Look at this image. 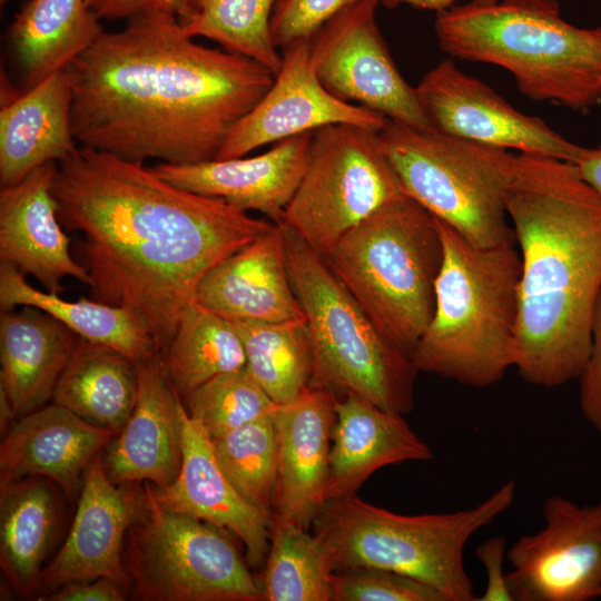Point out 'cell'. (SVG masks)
Masks as SVG:
<instances>
[{
    "label": "cell",
    "mask_w": 601,
    "mask_h": 601,
    "mask_svg": "<svg viewBox=\"0 0 601 601\" xmlns=\"http://www.w3.org/2000/svg\"><path fill=\"white\" fill-rule=\"evenodd\" d=\"M116 435L59 404L42 406L19 417L6 434L0 481L46 477L72 500L83 472Z\"/></svg>",
    "instance_id": "cell-23"
},
{
    "label": "cell",
    "mask_w": 601,
    "mask_h": 601,
    "mask_svg": "<svg viewBox=\"0 0 601 601\" xmlns=\"http://www.w3.org/2000/svg\"><path fill=\"white\" fill-rule=\"evenodd\" d=\"M578 380L581 413L601 433V289L593 313L590 352Z\"/></svg>",
    "instance_id": "cell-39"
},
{
    "label": "cell",
    "mask_w": 601,
    "mask_h": 601,
    "mask_svg": "<svg viewBox=\"0 0 601 601\" xmlns=\"http://www.w3.org/2000/svg\"><path fill=\"white\" fill-rule=\"evenodd\" d=\"M515 495V481L510 480L473 508L403 515L352 494L325 501L313 525L335 571L384 569L427 583L449 601H475L464 548L476 531L512 506Z\"/></svg>",
    "instance_id": "cell-6"
},
{
    "label": "cell",
    "mask_w": 601,
    "mask_h": 601,
    "mask_svg": "<svg viewBox=\"0 0 601 601\" xmlns=\"http://www.w3.org/2000/svg\"><path fill=\"white\" fill-rule=\"evenodd\" d=\"M326 501L356 494L383 466L433 457L430 446L403 414L384 410L352 392L336 401Z\"/></svg>",
    "instance_id": "cell-25"
},
{
    "label": "cell",
    "mask_w": 601,
    "mask_h": 601,
    "mask_svg": "<svg viewBox=\"0 0 601 601\" xmlns=\"http://www.w3.org/2000/svg\"><path fill=\"white\" fill-rule=\"evenodd\" d=\"M0 186H13L37 168L59 162L79 147L72 132V89L67 69L22 92L2 85Z\"/></svg>",
    "instance_id": "cell-24"
},
{
    "label": "cell",
    "mask_w": 601,
    "mask_h": 601,
    "mask_svg": "<svg viewBox=\"0 0 601 601\" xmlns=\"http://www.w3.org/2000/svg\"><path fill=\"white\" fill-rule=\"evenodd\" d=\"M211 442L217 462L236 491L273 519L278 442L272 415L214 437Z\"/></svg>",
    "instance_id": "cell-35"
},
{
    "label": "cell",
    "mask_w": 601,
    "mask_h": 601,
    "mask_svg": "<svg viewBox=\"0 0 601 601\" xmlns=\"http://www.w3.org/2000/svg\"><path fill=\"white\" fill-rule=\"evenodd\" d=\"M125 589L117 582L90 579L68 582L46 595L49 601H122Z\"/></svg>",
    "instance_id": "cell-42"
},
{
    "label": "cell",
    "mask_w": 601,
    "mask_h": 601,
    "mask_svg": "<svg viewBox=\"0 0 601 601\" xmlns=\"http://www.w3.org/2000/svg\"><path fill=\"white\" fill-rule=\"evenodd\" d=\"M87 0H28L8 36L24 90L66 69L104 31Z\"/></svg>",
    "instance_id": "cell-28"
},
{
    "label": "cell",
    "mask_w": 601,
    "mask_h": 601,
    "mask_svg": "<svg viewBox=\"0 0 601 601\" xmlns=\"http://www.w3.org/2000/svg\"><path fill=\"white\" fill-rule=\"evenodd\" d=\"M542 516L543 528L520 535L506 551L513 601L601 599V501L551 495Z\"/></svg>",
    "instance_id": "cell-13"
},
{
    "label": "cell",
    "mask_w": 601,
    "mask_h": 601,
    "mask_svg": "<svg viewBox=\"0 0 601 601\" xmlns=\"http://www.w3.org/2000/svg\"><path fill=\"white\" fill-rule=\"evenodd\" d=\"M314 131L283 139L253 157L197 164L159 162L150 169L183 189L221 198L280 223L307 167Z\"/></svg>",
    "instance_id": "cell-19"
},
{
    "label": "cell",
    "mask_w": 601,
    "mask_h": 601,
    "mask_svg": "<svg viewBox=\"0 0 601 601\" xmlns=\"http://www.w3.org/2000/svg\"><path fill=\"white\" fill-rule=\"evenodd\" d=\"M9 0H0L1 4H4L6 2H8Z\"/></svg>",
    "instance_id": "cell-45"
},
{
    "label": "cell",
    "mask_w": 601,
    "mask_h": 601,
    "mask_svg": "<svg viewBox=\"0 0 601 601\" xmlns=\"http://www.w3.org/2000/svg\"><path fill=\"white\" fill-rule=\"evenodd\" d=\"M259 581L263 601H332V556L323 541L293 524L273 522Z\"/></svg>",
    "instance_id": "cell-34"
},
{
    "label": "cell",
    "mask_w": 601,
    "mask_h": 601,
    "mask_svg": "<svg viewBox=\"0 0 601 601\" xmlns=\"http://www.w3.org/2000/svg\"><path fill=\"white\" fill-rule=\"evenodd\" d=\"M475 554L486 574V585L479 601H513L506 572L503 569L506 558V542L501 535L484 540L475 549Z\"/></svg>",
    "instance_id": "cell-40"
},
{
    "label": "cell",
    "mask_w": 601,
    "mask_h": 601,
    "mask_svg": "<svg viewBox=\"0 0 601 601\" xmlns=\"http://www.w3.org/2000/svg\"><path fill=\"white\" fill-rule=\"evenodd\" d=\"M98 454L83 474V482L68 535L41 574L40 590L53 591L79 580L105 578L125 590L130 580L124 566L126 533L135 520L141 490L134 483L115 484Z\"/></svg>",
    "instance_id": "cell-16"
},
{
    "label": "cell",
    "mask_w": 601,
    "mask_h": 601,
    "mask_svg": "<svg viewBox=\"0 0 601 601\" xmlns=\"http://www.w3.org/2000/svg\"><path fill=\"white\" fill-rule=\"evenodd\" d=\"M358 0H277L270 19L272 38L277 48L311 39L317 30L346 7Z\"/></svg>",
    "instance_id": "cell-38"
},
{
    "label": "cell",
    "mask_w": 601,
    "mask_h": 601,
    "mask_svg": "<svg viewBox=\"0 0 601 601\" xmlns=\"http://www.w3.org/2000/svg\"><path fill=\"white\" fill-rule=\"evenodd\" d=\"M231 322L244 345L246 368L275 404L290 403L311 388L314 355L305 317Z\"/></svg>",
    "instance_id": "cell-32"
},
{
    "label": "cell",
    "mask_w": 601,
    "mask_h": 601,
    "mask_svg": "<svg viewBox=\"0 0 601 601\" xmlns=\"http://www.w3.org/2000/svg\"><path fill=\"white\" fill-rule=\"evenodd\" d=\"M137 393V367L130 357L79 337L52 400L118 434L135 407Z\"/></svg>",
    "instance_id": "cell-30"
},
{
    "label": "cell",
    "mask_w": 601,
    "mask_h": 601,
    "mask_svg": "<svg viewBox=\"0 0 601 601\" xmlns=\"http://www.w3.org/2000/svg\"><path fill=\"white\" fill-rule=\"evenodd\" d=\"M284 231L288 273L313 347L311 388L352 392L384 410L411 412L418 373L412 357L377 328L323 255L285 226Z\"/></svg>",
    "instance_id": "cell-8"
},
{
    "label": "cell",
    "mask_w": 601,
    "mask_h": 601,
    "mask_svg": "<svg viewBox=\"0 0 601 601\" xmlns=\"http://www.w3.org/2000/svg\"><path fill=\"white\" fill-rule=\"evenodd\" d=\"M136 367L135 407L108 445L102 465L115 484L145 481L164 487L180 471L185 407L168 378L160 352L136 363Z\"/></svg>",
    "instance_id": "cell-18"
},
{
    "label": "cell",
    "mask_w": 601,
    "mask_h": 601,
    "mask_svg": "<svg viewBox=\"0 0 601 601\" xmlns=\"http://www.w3.org/2000/svg\"><path fill=\"white\" fill-rule=\"evenodd\" d=\"M35 306L69 327L79 337L112 347L135 363L159 352L145 322L129 308L95 299L68 300L59 294L40 290L8 262L0 263L1 312Z\"/></svg>",
    "instance_id": "cell-29"
},
{
    "label": "cell",
    "mask_w": 601,
    "mask_h": 601,
    "mask_svg": "<svg viewBox=\"0 0 601 601\" xmlns=\"http://www.w3.org/2000/svg\"><path fill=\"white\" fill-rule=\"evenodd\" d=\"M332 601H449L437 589L411 577L376 568L335 571Z\"/></svg>",
    "instance_id": "cell-37"
},
{
    "label": "cell",
    "mask_w": 601,
    "mask_h": 601,
    "mask_svg": "<svg viewBox=\"0 0 601 601\" xmlns=\"http://www.w3.org/2000/svg\"><path fill=\"white\" fill-rule=\"evenodd\" d=\"M377 328L410 356L435 308L443 246L435 217L404 195L323 256Z\"/></svg>",
    "instance_id": "cell-7"
},
{
    "label": "cell",
    "mask_w": 601,
    "mask_h": 601,
    "mask_svg": "<svg viewBox=\"0 0 601 601\" xmlns=\"http://www.w3.org/2000/svg\"><path fill=\"white\" fill-rule=\"evenodd\" d=\"M270 88L229 131L215 159L247 156L253 150L329 125L347 124L380 131L387 118L344 101L319 81L311 60L309 39L283 49Z\"/></svg>",
    "instance_id": "cell-15"
},
{
    "label": "cell",
    "mask_w": 601,
    "mask_h": 601,
    "mask_svg": "<svg viewBox=\"0 0 601 601\" xmlns=\"http://www.w3.org/2000/svg\"><path fill=\"white\" fill-rule=\"evenodd\" d=\"M79 336L35 306L0 315V383L14 417L52 398Z\"/></svg>",
    "instance_id": "cell-26"
},
{
    "label": "cell",
    "mask_w": 601,
    "mask_h": 601,
    "mask_svg": "<svg viewBox=\"0 0 601 601\" xmlns=\"http://www.w3.org/2000/svg\"><path fill=\"white\" fill-rule=\"evenodd\" d=\"M0 565L11 587L32 597L41 587L46 559L60 519L55 483L41 476L1 482Z\"/></svg>",
    "instance_id": "cell-27"
},
{
    "label": "cell",
    "mask_w": 601,
    "mask_h": 601,
    "mask_svg": "<svg viewBox=\"0 0 601 601\" xmlns=\"http://www.w3.org/2000/svg\"><path fill=\"white\" fill-rule=\"evenodd\" d=\"M185 400L211 439L272 415L276 405L246 367L209 380Z\"/></svg>",
    "instance_id": "cell-36"
},
{
    "label": "cell",
    "mask_w": 601,
    "mask_h": 601,
    "mask_svg": "<svg viewBox=\"0 0 601 601\" xmlns=\"http://www.w3.org/2000/svg\"><path fill=\"white\" fill-rule=\"evenodd\" d=\"M195 302L229 321L305 317L288 273L284 226L276 223L209 269L197 286Z\"/></svg>",
    "instance_id": "cell-22"
},
{
    "label": "cell",
    "mask_w": 601,
    "mask_h": 601,
    "mask_svg": "<svg viewBox=\"0 0 601 601\" xmlns=\"http://www.w3.org/2000/svg\"><path fill=\"white\" fill-rule=\"evenodd\" d=\"M277 0H187L178 19L190 38L210 39L229 52L257 61L276 76L283 57L270 32Z\"/></svg>",
    "instance_id": "cell-33"
},
{
    "label": "cell",
    "mask_w": 601,
    "mask_h": 601,
    "mask_svg": "<svg viewBox=\"0 0 601 601\" xmlns=\"http://www.w3.org/2000/svg\"><path fill=\"white\" fill-rule=\"evenodd\" d=\"M452 59L508 70L534 101L585 112L601 104V24L577 27L558 0H469L435 13Z\"/></svg>",
    "instance_id": "cell-4"
},
{
    "label": "cell",
    "mask_w": 601,
    "mask_h": 601,
    "mask_svg": "<svg viewBox=\"0 0 601 601\" xmlns=\"http://www.w3.org/2000/svg\"><path fill=\"white\" fill-rule=\"evenodd\" d=\"M57 162H48L0 191V259L33 276L46 292L61 294L71 277L90 276L71 252L52 194Z\"/></svg>",
    "instance_id": "cell-20"
},
{
    "label": "cell",
    "mask_w": 601,
    "mask_h": 601,
    "mask_svg": "<svg viewBox=\"0 0 601 601\" xmlns=\"http://www.w3.org/2000/svg\"><path fill=\"white\" fill-rule=\"evenodd\" d=\"M87 3L99 20H128L152 12L171 13L179 19L187 0H87Z\"/></svg>",
    "instance_id": "cell-41"
},
{
    "label": "cell",
    "mask_w": 601,
    "mask_h": 601,
    "mask_svg": "<svg viewBox=\"0 0 601 601\" xmlns=\"http://www.w3.org/2000/svg\"><path fill=\"white\" fill-rule=\"evenodd\" d=\"M52 194L91 298L139 315L160 354L205 274L276 224L81 146L57 162Z\"/></svg>",
    "instance_id": "cell-1"
},
{
    "label": "cell",
    "mask_w": 601,
    "mask_h": 601,
    "mask_svg": "<svg viewBox=\"0 0 601 601\" xmlns=\"http://www.w3.org/2000/svg\"><path fill=\"white\" fill-rule=\"evenodd\" d=\"M435 220L443 246L435 308L412 361L418 372L491 386L513 366L520 252L516 245L477 247Z\"/></svg>",
    "instance_id": "cell-5"
},
{
    "label": "cell",
    "mask_w": 601,
    "mask_h": 601,
    "mask_svg": "<svg viewBox=\"0 0 601 601\" xmlns=\"http://www.w3.org/2000/svg\"><path fill=\"white\" fill-rule=\"evenodd\" d=\"M161 358L184 398L209 380L246 367L244 345L233 322L196 302L184 309Z\"/></svg>",
    "instance_id": "cell-31"
},
{
    "label": "cell",
    "mask_w": 601,
    "mask_h": 601,
    "mask_svg": "<svg viewBox=\"0 0 601 601\" xmlns=\"http://www.w3.org/2000/svg\"><path fill=\"white\" fill-rule=\"evenodd\" d=\"M380 139L405 195L477 247L516 245L506 211L516 155L390 119Z\"/></svg>",
    "instance_id": "cell-9"
},
{
    "label": "cell",
    "mask_w": 601,
    "mask_h": 601,
    "mask_svg": "<svg viewBox=\"0 0 601 601\" xmlns=\"http://www.w3.org/2000/svg\"><path fill=\"white\" fill-rule=\"evenodd\" d=\"M404 195L380 131L329 125L314 131L306 170L280 224L324 256L351 228Z\"/></svg>",
    "instance_id": "cell-11"
},
{
    "label": "cell",
    "mask_w": 601,
    "mask_h": 601,
    "mask_svg": "<svg viewBox=\"0 0 601 601\" xmlns=\"http://www.w3.org/2000/svg\"><path fill=\"white\" fill-rule=\"evenodd\" d=\"M574 165L580 176L601 196V145L582 147Z\"/></svg>",
    "instance_id": "cell-43"
},
{
    "label": "cell",
    "mask_w": 601,
    "mask_h": 601,
    "mask_svg": "<svg viewBox=\"0 0 601 601\" xmlns=\"http://www.w3.org/2000/svg\"><path fill=\"white\" fill-rule=\"evenodd\" d=\"M66 69L78 145L176 165L215 159L275 77L253 59L197 43L166 12L102 31Z\"/></svg>",
    "instance_id": "cell-2"
},
{
    "label": "cell",
    "mask_w": 601,
    "mask_h": 601,
    "mask_svg": "<svg viewBox=\"0 0 601 601\" xmlns=\"http://www.w3.org/2000/svg\"><path fill=\"white\" fill-rule=\"evenodd\" d=\"M122 560L137 600L263 601L260 583L227 532L165 505L149 482Z\"/></svg>",
    "instance_id": "cell-10"
},
{
    "label": "cell",
    "mask_w": 601,
    "mask_h": 601,
    "mask_svg": "<svg viewBox=\"0 0 601 601\" xmlns=\"http://www.w3.org/2000/svg\"><path fill=\"white\" fill-rule=\"evenodd\" d=\"M456 0H381V4L388 9L408 6L414 9L441 12L455 4Z\"/></svg>",
    "instance_id": "cell-44"
},
{
    "label": "cell",
    "mask_w": 601,
    "mask_h": 601,
    "mask_svg": "<svg viewBox=\"0 0 601 601\" xmlns=\"http://www.w3.org/2000/svg\"><path fill=\"white\" fill-rule=\"evenodd\" d=\"M336 401L328 390L308 388L295 401L275 405L278 472L273 522L308 530L323 508Z\"/></svg>",
    "instance_id": "cell-17"
},
{
    "label": "cell",
    "mask_w": 601,
    "mask_h": 601,
    "mask_svg": "<svg viewBox=\"0 0 601 601\" xmlns=\"http://www.w3.org/2000/svg\"><path fill=\"white\" fill-rule=\"evenodd\" d=\"M415 93L434 129L480 144L574 164L579 146L542 118L521 112L452 58L430 69Z\"/></svg>",
    "instance_id": "cell-14"
},
{
    "label": "cell",
    "mask_w": 601,
    "mask_h": 601,
    "mask_svg": "<svg viewBox=\"0 0 601 601\" xmlns=\"http://www.w3.org/2000/svg\"><path fill=\"white\" fill-rule=\"evenodd\" d=\"M521 256L513 366L529 384L578 380L601 289V196L574 164L518 154L506 198Z\"/></svg>",
    "instance_id": "cell-3"
},
{
    "label": "cell",
    "mask_w": 601,
    "mask_h": 601,
    "mask_svg": "<svg viewBox=\"0 0 601 601\" xmlns=\"http://www.w3.org/2000/svg\"><path fill=\"white\" fill-rule=\"evenodd\" d=\"M381 0L346 7L309 39L313 68L337 98L417 129H434L377 26Z\"/></svg>",
    "instance_id": "cell-12"
},
{
    "label": "cell",
    "mask_w": 601,
    "mask_h": 601,
    "mask_svg": "<svg viewBox=\"0 0 601 601\" xmlns=\"http://www.w3.org/2000/svg\"><path fill=\"white\" fill-rule=\"evenodd\" d=\"M165 505L238 538L252 566L266 561L273 519L250 505L220 469L213 442L204 427L185 410L183 414V462L173 483L152 484Z\"/></svg>",
    "instance_id": "cell-21"
}]
</instances>
